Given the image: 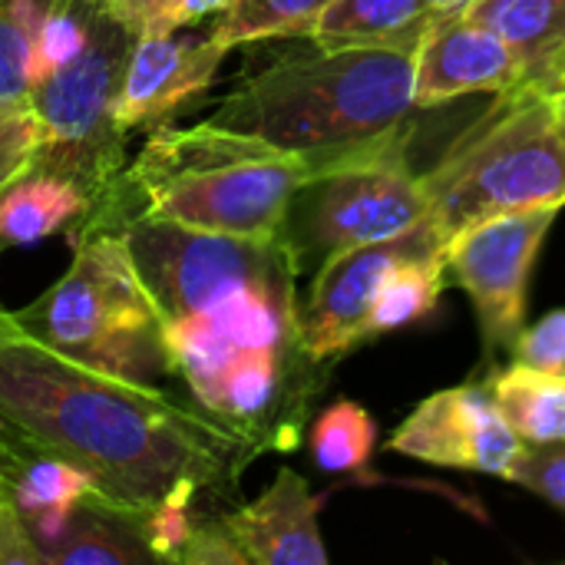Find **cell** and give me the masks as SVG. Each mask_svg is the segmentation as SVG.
Returning <instances> with one entry per match:
<instances>
[{
  "label": "cell",
  "instance_id": "obj_7",
  "mask_svg": "<svg viewBox=\"0 0 565 565\" xmlns=\"http://www.w3.org/2000/svg\"><path fill=\"white\" fill-rule=\"evenodd\" d=\"M427 218V189L411 169L404 129L315 166L288 205L281 238L305 271L334 252L407 235Z\"/></svg>",
  "mask_w": 565,
  "mask_h": 565
},
{
  "label": "cell",
  "instance_id": "obj_26",
  "mask_svg": "<svg viewBox=\"0 0 565 565\" xmlns=\"http://www.w3.org/2000/svg\"><path fill=\"white\" fill-rule=\"evenodd\" d=\"M43 126L33 99H0V192L36 162Z\"/></svg>",
  "mask_w": 565,
  "mask_h": 565
},
{
  "label": "cell",
  "instance_id": "obj_20",
  "mask_svg": "<svg viewBox=\"0 0 565 565\" xmlns=\"http://www.w3.org/2000/svg\"><path fill=\"white\" fill-rule=\"evenodd\" d=\"M447 285V268H444V248L420 252L404 258L381 285L371 318H367V338L401 331L407 324L424 321Z\"/></svg>",
  "mask_w": 565,
  "mask_h": 565
},
{
  "label": "cell",
  "instance_id": "obj_30",
  "mask_svg": "<svg viewBox=\"0 0 565 565\" xmlns=\"http://www.w3.org/2000/svg\"><path fill=\"white\" fill-rule=\"evenodd\" d=\"M546 106H550L553 126H556V132H559V139H563V146H565V89L553 93V96H546Z\"/></svg>",
  "mask_w": 565,
  "mask_h": 565
},
{
  "label": "cell",
  "instance_id": "obj_13",
  "mask_svg": "<svg viewBox=\"0 0 565 565\" xmlns=\"http://www.w3.org/2000/svg\"><path fill=\"white\" fill-rule=\"evenodd\" d=\"M520 83L513 50L467 13L437 17L414 46V106L434 109L470 93H507Z\"/></svg>",
  "mask_w": 565,
  "mask_h": 565
},
{
  "label": "cell",
  "instance_id": "obj_5",
  "mask_svg": "<svg viewBox=\"0 0 565 565\" xmlns=\"http://www.w3.org/2000/svg\"><path fill=\"white\" fill-rule=\"evenodd\" d=\"M13 318L30 338L86 367L142 384L169 374L162 318L119 232L76 238L66 275Z\"/></svg>",
  "mask_w": 565,
  "mask_h": 565
},
{
  "label": "cell",
  "instance_id": "obj_29",
  "mask_svg": "<svg viewBox=\"0 0 565 565\" xmlns=\"http://www.w3.org/2000/svg\"><path fill=\"white\" fill-rule=\"evenodd\" d=\"M172 563L179 565H245L238 546L232 543L222 513H199L182 550Z\"/></svg>",
  "mask_w": 565,
  "mask_h": 565
},
{
  "label": "cell",
  "instance_id": "obj_1",
  "mask_svg": "<svg viewBox=\"0 0 565 565\" xmlns=\"http://www.w3.org/2000/svg\"><path fill=\"white\" fill-rule=\"evenodd\" d=\"M0 427L86 470L139 516L199 513L235 497L258 457L235 430L156 384L86 367L30 338L0 308Z\"/></svg>",
  "mask_w": 565,
  "mask_h": 565
},
{
  "label": "cell",
  "instance_id": "obj_23",
  "mask_svg": "<svg viewBox=\"0 0 565 565\" xmlns=\"http://www.w3.org/2000/svg\"><path fill=\"white\" fill-rule=\"evenodd\" d=\"M89 17H93V0H50L33 43H30V60H26V83L36 89L43 79H50L56 70L73 63L79 50L86 46L89 36Z\"/></svg>",
  "mask_w": 565,
  "mask_h": 565
},
{
  "label": "cell",
  "instance_id": "obj_25",
  "mask_svg": "<svg viewBox=\"0 0 565 565\" xmlns=\"http://www.w3.org/2000/svg\"><path fill=\"white\" fill-rule=\"evenodd\" d=\"M132 36H162L218 17L232 0H96Z\"/></svg>",
  "mask_w": 565,
  "mask_h": 565
},
{
  "label": "cell",
  "instance_id": "obj_10",
  "mask_svg": "<svg viewBox=\"0 0 565 565\" xmlns=\"http://www.w3.org/2000/svg\"><path fill=\"white\" fill-rule=\"evenodd\" d=\"M444 248L434 225L420 222L407 235L328 255L298 308V341L315 364L344 358L367 338V318L384 278L411 255Z\"/></svg>",
  "mask_w": 565,
  "mask_h": 565
},
{
  "label": "cell",
  "instance_id": "obj_24",
  "mask_svg": "<svg viewBox=\"0 0 565 565\" xmlns=\"http://www.w3.org/2000/svg\"><path fill=\"white\" fill-rule=\"evenodd\" d=\"M50 0H0V99H26V60Z\"/></svg>",
  "mask_w": 565,
  "mask_h": 565
},
{
  "label": "cell",
  "instance_id": "obj_22",
  "mask_svg": "<svg viewBox=\"0 0 565 565\" xmlns=\"http://www.w3.org/2000/svg\"><path fill=\"white\" fill-rule=\"evenodd\" d=\"M308 444L324 473H364L377 447V424L358 401H338L315 420Z\"/></svg>",
  "mask_w": 565,
  "mask_h": 565
},
{
  "label": "cell",
  "instance_id": "obj_3",
  "mask_svg": "<svg viewBox=\"0 0 565 565\" xmlns=\"http://www.w3.org/2000/svg\"><path fill=\"white\" fill-rule=\"evenodd\" d=\"M311 172V159L209 119L159 126L126 166L122 222L149 215L205 232L281 238L288 205Z\"/></svg>",
  "mask_w": 565,
  "mask_h": 565
},
{
  "label": "cell",
  "instance_id": "obj_2",
  "mask_svg": "<svg viewBox=\"0 0 565 565\" xmlns=\"http://www.w3.org/2000/svg\"><path fill=\"white\" fill-rule=\"evenodd\" d=\"M414 53L411 50H321L278 56L248 73L209 116L232 132L321 166L374 146L411 126Z\"/></svg>",
  "mask_w": 565,
  "mask_h": 565
},
{
  "label": "cell",
  "instance_id": "obj_27",
  "mask_svg": "<svg viewBox=\"0 0 565 565\" xmlns=\"http://www.w3.org/2000/svg\"><path fill=\"white\" fill-rule=\"evenodd\" d=\"M510 483L543 497L565 516V440L556 444H523L513 467L507 470Z\"/></svg>",
  "mask_w": 565,
  "mask_h": 565
},
{
  "label": "cell",
  "instance_id": "obj_9",
  "mask_svg": "<svg viewBox=\"0 0 565 565\" xmlns=\"http://www.w3.org/2000/svg\"><path fill=\"white\" fill-rule=\"evenodd\" d=\"M559 209H526L467 225L444 245L447 281L473 301L487 351L513 348L526 324V298L540 248Z\"/></svg>",
  "mask_w": 565,
  "mask_h": 565
},
{
  "label": "cell",
  "instance_id": "obj_15",
  "mask_svg": "<svg viewBox=\"0 0 565 565\" xmlns=\"http://www.w3.org/2000/svg\"><path fill=\"white\" fill-rule=\"evenodd\" d=\"M463 13L513 50L520 66L513 89L543 99L565 89V0H473Z\"/></svg>",
  "mask_w": 565,
  "mask_h": 565
},
{
  "label": "cell",
  "instance_id": "obj_19",
  "mask_svg": "<svg viewBox=\"0 0 565 565\" xmlns=\"http://www.w3.org/2000/svg\"><path fill=\"white\" fill-rule=\"evenodd\" d=\"M487 387L523 444L565 440V371H540L513 361Z\"/></svg>",
  "mask_w": 565,
  "mask_h": 565
},
{
  "label": "cell",
  "instance_id": "obj_12",
  "mask_svg": "<svg viewBox=\"0 0 565 565\" xmlns=\"http://www.w3.org/2000/svg\"><path fill=\"white\" fill-rule=\"evenodd\" d=\"M209 33L136 36L116 93V119L126 132L159 126L182 106L205 96L225 60Z\"/></svg>",
  "mask_w": 565,
  "mask_h": 565
},
{
  "label": "cell",
  "instance_id": "obj_28",
  "mask_svg": "<svg viewBox=\"0 0 565 565\" xmlns=\"http://www.w3.org/2000/svg\"><path fill=\"white\" fill-rule=\"evenodd\" d=\"M513 361L540 367V371H565V308L543 315L536 324H523L513 341Z\"/></svg>",
  "mask_w": 565,
  "mask_h": 565
},
{
  "label": "cell",
  "instance_id": "obj_21",
  "mask_svg": "<svg viewBox=\"0 0 565 565\" xmlns=\"http://www.w3.org/2000/svg\"><path fill=\"white\" fill-rule=\"evenodd\" d=\"M331 0H232L209 36L232 50L275 36H308Z\"/></svg>",
  "mask_w": 565,
  "mask_h": 565
},
{
  "label": "cell",
  "instance_id": "obj_8",
  "mask_svg": "<svg viewBox=\"0 0 565 565\" xmlns=\"http://www.w3.org/2000/svg\"><path fill=\"white\" fill-rule=\"evenodd\" d=\"M119 235L162 321L202 315L258 281L301 275L285 238L205 232L149 215H132Z\"/></svg>",
  "mask_w": 565,
  "mask_h": 565
},
{
  "label": "cell",
  "instance_id": "obj_16",
  "mask_svg": "<svg viewBox=\"0 0 565 565\" xmlns=\"http://www.w3.org/2000/svg\"><path fill=\"white\" fill-rule=\"evenodd\" d=\"M437 20L427 0H331L308 40L321 50H411Z\"/></svg>",
  "mask_w": 565,
  "mask_h": 565
},
{
  "label": "cell",
  "instance_id": "obj_18",
  "mask_svg": "<svg viewBox=\"0 0 565 565\" xmlns=\"http://www.w3.org/2000/svg\"><path fill=\"white\" fill-rule=\"evenodd\" d=\"M159 563L139 516L119 507H76L63 533L43 550V565H149Z\"/></svg>",
  "mask_w": 565,
  "mask_h": 565
},
{
  "label": "cell",
  "instance_id": "obj_14",
  "mask_svg": "<svg viewBox=\"0 0 565 565\" xmlns=\"http://www.w3.org/2000/svg\"><path fill=\"white\" fill-rule=\"evenodd\" d=\"M324 497L308 490V480L281 467L271 487L222 513V523L245 565H328L318 513Z\"/></svg>",
  "mask_w": 565,
  "mask_h": 565
},
{
  "label": "cell",
  "instance_id": "obj_11",
  "mask_svg": "<svg viewBox=\"0 0 565 565\" xmlns=\"http://www.w3.org/2000/svg\"><path fill=\"white\" fill-rule=\"evenodd\" d=\"M387 447L411 460L503 480L523 440L487 384H460L420 401L391 434Z\"/></svg>",
  "mask_w": 565,
  "mask_h": 565
},
{
  "label": "cell",
  "instance_id": "obj_6",
  "mask_svg": "<svg viewBox=\"0 0 565 565\" xmlns=\"http://www.w3.org/2000/svg\"><path fill=\"white\" fill-rule=\"evenodd\" d=\"M132 40L136 36L93 0L89 36L79 56L30 89L43 126L33 169L76 182L89 199V215L70 232V245L96 232H119L122 222L129 132L116 119V93Z\"/></svg>",
  "mask_w": 565,
  "mask_h": 565
},
{
  "label": "cell",
  "instance_id": "obj_4",
  "mask_svg": "<svg viewBox=\"0 0 565 565\" xmlns=\"http://www.w3.org/2000/svg\"><path fill=\"white\" fill-rule=\"evenodd\" d=\"M420 179L440 245L483 218L565 209V146L546 99L523 89L497 93L490 113Z\"/></svg>",
  "mask_w": 565,
  "mask_h": 565
},
{
  "label": "cell",
  "instance_id": "obj_17",
  "mask_svg": "<svg viewBox=\"0 0 565 565\" xmlns=\"http://www.w3.org/2000/svg\"><path fill=\"white\" fill-rule=\"evenodd\" d=\"M89 215L86 192L53 172L30 169L0 192V248L36 245L60 232H76Z\"/></svg>",
  "mask_w": 565,
  "mask_h": 565
},
{
  "label": "cell",
  "instance_id": "obj_31",
  "mask_svg": "<svg viewBox=\"0 0 565 565\" xmlns=\"http://www.w3.org/2000/svg\"><path fill=\"white\" fill-rule=\"evenodd\" d=\"M427 3L437 17H447V13H463L473 0H427Z\"/></svg>",
  "mask_w": 565,
  "mask_h": 565
}]
</instances>
